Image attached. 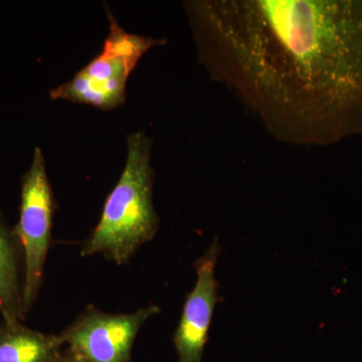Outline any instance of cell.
<instances>
[{"label":"cell","mask_w":362,"mask_h":362,"mask_svg":"<svg viewBox=\"0 0 362 362\" xmlns=\"http://www.w3.org/2000/svg\"><path fill=\"white\" fill-rule=\"evenodd\" d=\"M63 349L59 335L30 329L21 322L0 323V362H52Z\"/></svg>","instance_id":"ba28073f"},{"label":"cell","mask_w":362,"mask_h":362,"mask_svg":"<svg viewBox=\"0 0 362 362\" xmlns=\"http://www.w3.org/2000/svg\"><path fill=\"white\" fill-rule=\"evenodd\" d=\"M52 362H81L78 359L76 358L70 351L66 349H63L61 354Z\"/></svg>","instance_id":"9c48e42d"},{"label":"cell","mask_w":362,"mask_h":362,"mask_svg":"<svg viewBox=\"0 0 362 362\" xmlns=\"http://www.w3.org/2000/svg\"><path fill=\"white\" fill-rule=\"evenodd\" d=\"M197 56L274 139L362 133V0L185 2Z\"/></svg>","instance_id":"6da1fadb"},{"label":"cell","mask_w":362,"mask_h":362,"mask_svg":"<svg viewBox=\"0 0 362 362\" xmlns=\"http://www.w3.org/2000/svg\"><path fill=\"white\" fill-rule=\"evenodd\" d=\"M23 251L14 228L0 211V314L6 323L25 319Z\"/></svg>","instance_id":"52a82bcc"},{"label":"cell","mask_w":362,"mask_h":362,"mask_svg":"<svg viewBox=\"0 0 362 362\" xmlns=\"http://www.w3.org/2000/svg\"><path fill=\"white\" fill-rule=\"evenodd\" d=\"M108 13L110 32L103 49L65 84L51 90L54 100L90 105L101 110H112L126 99V85L131 71L151 47L165 40L143 37L126 32Z\"/></svg>","instance_id":"3957f363"},{"label":"cell","mask_w":362,"mask_h":362,"mask_svg":"<svg viewBox=\"0 0 362 362\" xmlns=\"http://www.w3.org/2000/svg\"><path fill=\"white\" fill-rule=\"evenodd\" d=\"M221 246L214 240L211 247L195 263L197 281L187 295L180 323L173 337L178 362H202L209 340L214 309L218 303L216 266Z\"/></svg>","instance_id":"8992f818"},{"label":"cell","mask_w":362,"mask_h":362,"mask_svg":"<svg viewBox=\"0 0 362 362\" xmlns=\"http://www.w3.org/2000/svg\"><path fill=\"white\" fill-rule=\"evenodd\" d=\"M151 148V139L145 133L128 136L125 168L105 202L99 223L83 244L81 256L101 255L124 265L156 237L159 218L153 204Z\"/></svg>","instance_id":"7a4b0ae2"},{"label":"cell","mask_w":362,"mask_h":362,"mask_svg":"<svg viewBox=\"0 0 362 362\" xmlns=\"http://www.w3.org/2000/svg\"><path fill=\"white\" fill-rule=\"evenodd\" d=\"M54 214L51 182L42 150L37 147L30 168L21 182L20 218L14 228L23 251V304L25 315L32 310L42 287Z\"/></svg>","instance_id":"277c9868"},{"label":"cell","mask_w":362,"mask_h":362,"mask_svg":"<svg viewBox=\"0 0 362 362\" xmlns=\"http://www.w3.org/2000/svg\"><path fill=\"white\" fill-rule=\"evenodd\" d=\"M160 308L111 314L89 306L59 334L64 349L81 362H130L138 332Z\"/></svg>","instance_id":"5b68a950"}]
</instances>
